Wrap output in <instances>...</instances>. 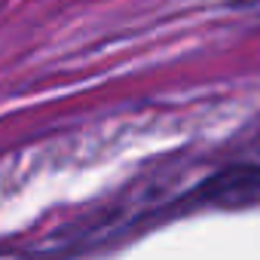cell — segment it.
Listing matches in <instances>:
<instances>
[{
  "label": "cell",
  "instance_id": "1",
  "mask_svg": "<svg viewBox=\"0 0 260 260\" xmlns=\"http://www.w3.org/2000/svg\"><path fill=\"white\" fill-rule=\"evenodd\" d=\"M199 199L223 208H245L260 202V166H230L199 187Z\"/></svg>",
  "mask_w": 260,
  "mask_h": 260
}]
</instances>
